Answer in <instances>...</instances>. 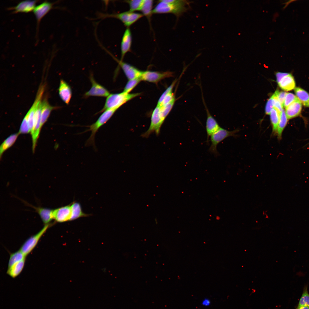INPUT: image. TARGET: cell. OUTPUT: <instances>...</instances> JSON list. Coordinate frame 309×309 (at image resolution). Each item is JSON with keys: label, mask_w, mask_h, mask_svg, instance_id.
Instances as JSON below:
<instances>
[{"label": "cell", "mask_w": 309, "mask_h": 309, "mask_svg": "<svg viewBox=\"0 0 309 309\" xmlns=\"http://www.w3.org/2000/svg\"><path fill=\"white\" fill-rule=\"evenodd\" d=\"M190 3L187 0H160L153 9L152 14L171 13L179 17L190 9Z\"/></svg>", "instance_id": "obj_1"}, {"label": "cell", "mask_w": 309, "mask_h": 309, "mask_svg": "<svg viewBox=\"0 0 309 309\" xmlns=\"http://www.w3.org/2000/svg\"><path fill=\"white\" fill-rule=\"evenodd\" d=\"M140 94L139 93L130 94L123 92L119 93L110 94L107 97L103 108L99 113L108 109L118 110L124 104Z\"/></svg>", "instance_id": "obj_2"}, {"label": "cell", "mask_w": 309, "mask_h": 309, "mask_svg": "<svg viewBox=\"0 0 309 309\" xmlns=\"http://www.w3.org/2000/svg\"><path fill=\"white\" fill-rule=\"evenodd\" d=\"M116 109H110L106 110L103 112L96 121L90 125L88 131H91V134L86 142V146L94 145L95 137L96 133L99 129L106 124L111 118Z\"/></svg>", "instance_id": "obj_3"}, {"label": "cell", "mask_w": 309, "mask_h": 309, "mask_svg": "<svg viewBox=\"0 0 309 309\" xmlns=\"http://www.w3.org/2000/svg\"><path fill=\"white\" fill-rule=\"evenodd\" d=\"M142 14L131 12L130 11L114 14H108L98 13V19H104L113 17L121 21L126 27H128L142 17Z\"/></svg>", "instance_id": "obj_4"}, {"label": "cell", "mask_w": 309, "mask_h": 309, "mask_svg": "<svg viewBox=\"0 0 309 309\" xmlns=\"http://www.w3.org/2000/svg\"><path fill=\"white\" fill-rule=\"evenodd\" d=\"M42 95V94L39 97L33 117V127L31 133L32 142V150L33 152L41 129L40 122L42 106L41 99Z\"/></svg>", "instance_id": "obj_5"}, {"label": "cell", "mask_w": 309, "mask_h": 309, "mask_svg": "<svg viewBox=\"0 0 309 309\" xmlns=\"http://www.w3.org/2000/svg\"><path fill=\"white\" fill-rule=\"evenodd\" d=\"M238 130L228 131L221 127L210 137L211 144L209 151L215 156L218 154L217 146L219 144L227 138L233 136Z\"/></svg>", "instance_id": "obj_6"}, {"label": "cell", "mask_w": 309, "mask_h": 309, "mask_svg": "<svg viewBox=\"0 0 309 309\" xmlns=\"http://www.w3.org/2000/svg\"><path fill=\"white\" fill-rule=\"evenodd\" d=\"M163 122L161 116L160 107L157 105L152 112L149 127L142 136L144 137H148L153 132H155L157 135H158Z\"/></svg>", "instance_id": "obj_7"}, {"label": "cell", "mask_w": 309, "mask_h": 309, "mask_svg": "<svg viewBox=\"0 0 309 309\" xmlns=\"http://www.w3.org/2000/svg\"><path fill=\"white\" fill-rule=\"evenodd\" d=\"M173 73L171 72H159L150 71H142L140 78L141 81L157 83L166 78L173 77Z\"/></svg>", "instance_id": "obj_8"}, {"label": "cell", "mask_w": 309, "mask_h": 309, "mask_svg": "<svg viewBox=\"0 0 309 309\" xmlns=\"http://www.w3.org/2000/svg\"><path fill=\"white\" fill-rule=\"evenodd\" d=\"M45 225L42 229L35 235L28 238L23 244L20 249L26 256L29 254L36 245L39 240L49 226Z\"/></svg>", "instance_id": "obj_9"}, {"label": "cell", "mask_w": 309, "mask_h": 309, "mask_svg": "<svg viewBox=\"0 0 309 309\" xmlns=\"http://www.w3.org/2000/svg\"><path fill=\"white\" fill-rule=\"evenodd\" d=\"M90 79L92 86L90 89L84 94V96L85 98L90 96L107 97L110 95L109 92L104 86L96 82L92 74L90 75Z\"/></svg>", "instance_id": "obj_10"}, {"label": "cell", "mask_w": 309, "mask_h": 309, "mask_svg": "<svg viewBox=\"0 0 309 309\" xmlns=\"http://www.w3.org/2000/svg\"><path fill=\"white\" fill-rule=\"evenodd\" d=\"M72 211L71 204L53 210V219L59 223L70 221Z\"/></svg>", "instance_id": "obj_11"}, {"label": "cell", "mask_w": 309, "mask_h": 309, "mask_svg": "<svg viewBox=\"0 0 309 309\" xmlns=\"http://www.w3.org/2000/svg\"><path fill=\"white\" fill-rule=\"evenodd\" d=\"M115 59L118 63L128 80L140 78L142 71L122 61L118 60L116 58Z\"/></svg>", "instance_id": "obj_12"}, {"label": "cell", "mask_w": 309, "mask_h": 309, "mask_svg": "<svg viewBox=\"0 0 309 309\" xmlns=\"http://www.w3.org/2000/svg\"><path fill=\"white\" fill-rule=\"evenodd\" d=\"M206 108L207 115L205 126L207 134V142L209 143L210 136L221 127L215 119L210 114L207 107Z\"/></svg>", "instance_id": "obj_13"}, {"label": "cell", "mask_w": 309, "mask_h": 309, "mask_svg": "<svg viewBox=\"0 0 309 309\" xmlns=\"http://www.w3.org/2000/svg\"><path fill=\"white\" fill-rule=\"evenodd\" d=\"M53 3L45 1L35 7L33 11L37 21V28L41 19L53 8Z\"/></svg>", "instance_id": "obj_14"}, {"label": "cell", "mask_w": 309, "mask_h": 309, "mask_svg": "<svg viewBox=\"0 0 309 309\" xmlns=\"http://www.w3.org/2000/svg\"><path fill=\"white\" fill-rule=\"evenodd\" d=\"M58 93L62 100L66 104L68 105L72 97V90L69 84L62 79L60 80Z\"/></svg>", "instance_id": "obj_15"}, {"label": "cell", "mask_w": 309, "mask_h": 309, "mask_svg": "<svg viewBox=\"0 0 309 309\" xmlns=\"http://www.w3.org/2000/svg\"><path fill=\"white\" fill-rule=\"evenodd\" d=\"M37 0H25L19 2L15 6L9 8L13 10V13H28L33 11L35 7Z\"/></svg>", "instance_id": "obj_16"}, {"label": "cell", "mask_w": 309, "mask_h": 309, "mask_svg": "<svg viewBox=\"0 0 309 309\" xmlns=\"http://www.w3.org/2000/svg\"><path fill=\"white\" fill-rule=\"evenodd\" d=\"M132 34L129 28L125 30L122 36L121 44V59L122 61L126 54L130 51L132 41Z\"/></svg>", "instance_id": "obj_17"}, {"label": "cell", "mask_w": 309, "mask_h": 309, "mask_svg": "<svg viewBox=\"0 0 309 309\" xmlns=\"http://www.w3.org/2000/svg\"><path fill=\"white\" fill-rule=\"evenodd\" d=\"M302 108V103L298 100L285 108V112L288 119L298 116L301 112Z\"/></svg>", "instance_id": "obj_18"}, {"label": "cell", "mask_w": 309, "mask_h": 309, "mask_svg": "<svg viewBox=\"0 0 309 309\" xmlns=\"http://www.w3.org/2000/svg\"><path fill=\"white\" fill-rule=\"evenodd\" d=\"M278 84L281 89L286 91L294 89L296 85L293 77L291 74L287 73Z\"/></svg>", "instance_id": "obj_19"}, {"label": "cell", "mask_w": 309, "mask_h": 309, "mask_svg": "<svg viewBox=\"0 0 309 309\" xmlns=\"http://www.w3.org/2000/svg\"><path fill=\"white\" fill-rule=\"evenodd\" d=\"M38 213L43 222L45 225L49 224L53 219L54 209L32 206Z\"/></svg>", "instance_id": "obj_20"}, {"label": "cell", "mask_w": 309, "mask_h": 309, "mask_svg": "<svg viewBox=\"0 0 309 309\" xmlns=\"http://www.w3.org/2000/svg\"><path fill=\"white\" fill-rule=\"evenodd\" d=\"M41 118L40 128L47 121L52 111L55 108L51 106L48 102L47 100L45 98L41 103Z\"/></svg>", "instance_id": "obj_21"}, {"label": "cell", "mask_w": 309, "mask_h": 309, "mask_svg": "<svg viewBox=\"0 0 309 309\" xmlns=\"http://www.w3.org/2000/svg\"><path fill=\"white\" fill-rule=\"evenodd\" d=\"M71 221H73L79 218L89 216L90 215L84 213L82 211L80 204L76 202H73L71 204Z\"/></svg>", "instance_id": "obj_22"}, {"label": "cell", "mask_w": 309, "mask_h": 309, "mask_svg": "<svg viewBox=\"0 0 309 309\" xmlns=\"http://www.w3.org/2000/svg\"><path fill=\"white\" fill-rule=\"evenodd\" d=\"M19 134L18 132L12 134L2 143L0 146V159L3 153L14 144Z\"/></svg>", "instance_id": "obj_23"}, {"label": "cell", "mask_w": 309, "mask_h": 309, "mask_svg": "<svg viewBox=\"0 0 309 309\" xmlns=\"http://www.w3.org/2000/svg\"><path fill=\"white\" fill-rule=\"evenodd\" d=\"M25 262V259L8 268L7 272V274L13 278L17 276L22 271L24 266Z\"/></svg>", "instance_id": "obj_24"}, {"label": "cell", "mask_w": 309, "mask_h": 309, "mask_svg": "<svg viewBox=\"0 0 309 309\" xmlns=\"http://www.w3.org/2000/svg\"><path fill=\"white\" fill-rule=\"evenodd\" d=\"M288 120L285 111L283 109L280 114V120L276 133L279 140L281 139L283 131L287 125Z\"/></svg>", "instance_id": "obj_25"}, {"label": "cell", "mask_w": 309, "mask_h": 309, "mask_svg": "<svg viewBox=\"0 0 309 309\" xmlns=\"http://www.w3.org/2000/svg\"><path fill=\"white\" fill-rule=\"evenodd\" d=\"M296 96L303 105L306 106L309 102V94L303 89L296 87L294 89Z\"/></svg>", "instance_id": "obj_26"}, {"label": "cell", "mask_w": 309, "mask_h": 309, "mask_svg": "<svg viewBox=\"0 0 309 309\" xmlns=\"http://www.w3.org/2000/svg\"><path fill=\"white\" fill-rule=\"evenodd\" d=\"M26 256L20 250L11 254L9 261L8 268L25 259Z\"/></svg>", "instance_id": "obj_27"}, {"label": "cell", "mask_w": 309, "mask_h": 309, "mask_svg": "<svg viewBox=\"0 0 309 309\" xmlns=\"http://www.w3.org/2000/svg\"><path fill=\"white\" fill-rule=\"evenodd\" d=\"M270 120L272 124V131L274 133H277L279 121L280 114L274 108H273L270 114Z\"/></svg>", "instance_id": "obj_28"}, {"label": "cell", "mask_w": 309, "mask_h": 309, "mask_svg": "<svg viewBox=\"0 0 309 309\" xmlns=\"http://www.w3.org/2000/svg\"><path fill=\"white\" fill-rule=\"evenodd\" d=\"M153 4V0H144L143 4L140 10L144 15L149 17L152 14Z\"/></svg>", "instance_id": "obj_29"}, {"label": "cell", "mask_w": 309, "mask_h": 309, "mask_svg": "<svg viewBox=\"0 0 309 309\" xmlns=\"http://www.w3.org/2000/svg\"><path fill=\"white\" fill-rule=\"evenodd\" d=\"M175 99L168 104L160 107V114L161 119L164 122L166 117L171 110L175 102Z\"/></svg>", "instance_id": "obj_30"}, {"label": "cell", "mask_w": 309, "mask_h": 309, "mask_svg": "<svg viewBox=\"0 0 309 309\" xmlns=\"http://www.w3.org/2000/svg\"><path fill=\"white\" fill-rule=\"evenodd\" d=\"M302 306H307L309 307V294L307 286H305L304 288L297 307Z\"/></svg>", "instance_id": "obj_31"}, {"label": "cell", "mask_w": 309, "mask_h": 309, "mask_svg": "<svg viewBox=\"0 0 309 309\" xmlns=\"http://www.w3.org/2000/svg\"><path fill=\"white\" fill-rule=\"evenodd\" d=\"M144 0H132L126 1L130 7L129 11L134 12L136 11H140L143 4Z\"/></svg>", "instance_id": "obj_32"}, {"label": "cell", "mask_w": 309, "mask_h": 309, "mask_svg": "<svg viewBox=\"0 0 309 309\" xmlns=\"http://www.w3.org/2000/svg\"><path fill=\"white\" fill-rule=\"evenodd\" d=\"M141 81L140 78L129 80L124 88L123 92L129 93Z\"/></svg>", "instance_id": "obj_33"}, {"label": "cell", "mask_w": 309, "mask_h": 309, "mask_svg": "<svg viewBox=\"0 0 309 309\" xmlns=\"http://www.w3.org/2000/svg\"><path fill=\"white\" fill-rule=\"evenodd\" d=\"M18 132L19 134L30 133L28 124V116L27 114L22 121Z\"/></svg>", "instance_id": "obj_34"}, {"label": "cell", "mask_w": 309, "mask_h": 309, "mask_svg": "<svg viewBox=\"0 0 309 309\" xmlns=\"http://www.w3.org/2000/svg\"><path fill=\"white\" fill-rule=\"evenodd\" d=\"M298 100V99L296 96L293 94L287 93L283 104V107L286 108L293 102Z\"/></svg>", "instance_id": "obj_35"}, {"label": "cell", "mask_w": 309, "mask_h": 309, "mask_svg": "<svg viewBox=\"0 0 309 309\" xmlns=\"http://www.w3.org/2000/svg\"><path fill=\"white\" fill-rule=\"evenodd\" d=\"M177 81V79L175 80L172 84L163 92L158 100L157 105L159 106L163 101V100L169 92L173 91V88Z\"/></svg>", "instance_id": "obj_36"}, {"label": "cell", "mask_w": 309, "mask_h": 309, "mask_svg": "<svg viewBox=\"0 0 309 309\" xmlns=\"http://www.w3.org/2000/svg\"><path fill=\"white\" fill-rule=\"evenodd\" d=\"M175 99L174 93L173 91L169 92L164 98L163 101L159 106L160 107L164 106Z\"/></svg>", "instance_id": "obj_37"}, {"label": "cell", "mask_w": 309, "mask_h": 309, "mask_svg": "<svg viewBox=\"0 0 309 309\" xmlns=\"http://www.w3.org/2000/svg\"><path fill=\"white\" fill-rule=\"evenodd\" d=\"M271 97L272 98L274 108L276 109L280 114L283 109V106L274 94L272 95Z\"/></svg>", "instance_id": "obj_38"}, {"label": "cell", "mask_w": 309, "mask_h": 309, "mask_svg": "<svg viewBox=\"0 0 309 309\" xmlns=\"http://www.w3.org/2000/svg\"><path fill=\"white\" fill-rule=\"evenodd\" d=\"M274 94L283 106V104L287 93L285 92L280 91L278 90H277Z\"/></svg>", "instance_id": "obj_39"}, {"label": "cell", "mask_w": 309, "mask_h": 309, "mask_svg": "<svg viewBox=\"0 0 309 309\" xmlns=\"http://www.w3.org/2000/svg\"><path fill=\"white\" fill-rule=\"evenodd\" d=\"M274 108L272 101L271 97L268 100L266 107L265 112L267 114H270L271 111Z\"/></svg>", "instance_id": "obj_40"}, {"label": "cell", "mask_w": 309, "mask_h": 309, "mask_svg": "<svg viewBox=\"0 0 309 309\" xmlns=\"http://www.w3.org/2000/svg\"><path fill=\"white\" fill-rule=\"evenodd\" d=\"M286 73H277L276 74V76L277 78V81L278 83L281 80L282 78L286 75Z\"/></svg>", "instance_id": "obj_41"}, {"label": "cell", "mask_w": 309, "mask_h": 309, "mask_svg": "<svg viewBox=\"0 0 309 309\" xmlns=\"http://www.w3.org/2000/svg\"><path fill=\"white\" fill-rule=\"evenodd\" d=\"M210 304V301L208 299H205L203 301L202 304L205 306H209Z\"/></svg>", "instance_id": "obj_42"}, {"label": "cell", "mask_w": 309, "mask_h": 309, "mask_svg": "<svg viewBox=\"0 0 309 309\" xmlns=\"http://www.w3.org/2000/svg\"><path fill=\"white\" fill-rule=\"evenodd\" d=\"M296 309H309V307L307 306H302L297 307Z\"/></svg>", "instance_id": "obj_43"}, {"label": "cell", "mask_w": 309, "mask_h": 309, "mask_svg": "<svg viewBox=\"0 0 309 309\" xmlns=\"http://www.w3.org/2000/svg\"><path fill=\"white\" fill-rule=\"evenodd\" d=\"M306 106V107H309V102L307 104Z\"/></svg>", "instance_id": "obj_44"}]
</instances>
